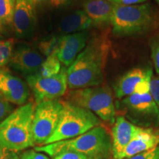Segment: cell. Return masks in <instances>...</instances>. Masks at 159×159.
Masks as SVG:
<instances>
[{
    "label": "cell",
    "instance_id": "cell-1",
    "mask_svg": "<svg viewBox=\"0 0 159 159\" xmlns=\"http://www.w3.org/2000/svg\"><path fill=\"white\" fill-rule=\"evenodd\" d=\"M110 49V40L106 35L91 38L67 69L69 89L75 90L102 85Z\"/></svg>",
    "mask_w": 159,
    "mask_h": 159
},
{
    "label": "cell",
    "instance_id": "cell-2",
    "mask_svg": "<svg viewBox=\"0 0 159 159\" xmlns=\"http://www.w3.org/2000/svg\"><path fill=\"white\" fill-rule=\"evenodd\" d=\"M35 150L50 157L71 151L96 159H110L112 158V140L107 129L100 125L75 138L35 147Z\"/></svg>",
    "mask_w": 159,
    "mask_h": 159
},
{
    "label": "cell",
    "instance_id": "cell-3",
    "mask_svg": "<svg viewBox=\"0 0 159 159\" xmlns=\"http://www.w3.org/2000/svg\"><path fill=\"white\" fill-rule=\"evenodd\" d=\"M33 102L21 105L0 123V144L7 151L18 152L34 147Z\"/></svg>",
    "mask_w": 159,
    "mask_h": 159
},
{
    "label": "cell",
    "instance_id": "cell-4",
    "mask_svg": "<svg viewBox=\"0 0 159 159\" xmlns=\"http://www.w3.org/2000/svg\"><path fill=\"white\" fill-rule=\"evenodd\" d=\"M156 21L150 4L116 5L111 18L112 33L116 37L141 35L152 28Z\"/></svg>",
    "mask_w": 159,
    "mask_h": 159
},
{
    "label": "cell",
    "instance_id": "cell-5",
    "mask_svg": "<svg viewBox=\"0 0 159 159\" xmlns=\"http://www.w3.org/2000/svg\"><path fill=\"white\" fill-rule=\"evenodd\" d=\"M100 125V119L91 111L65 101L56 130L46 144L75 138Z\"/></svg>",
    "mask_w": 159,
    "mask_h": 159
},
{
    "label": "cell",
    "instance_id": "cell-6",
    "mask_svg": "<svg viewBox=\"0 0 159 159\" xmlns=\"http://www.w3.org/2000/svg\"><path fill=\"white\" fill-rule=\"evenodd\" d=\"M68 102L91 111L100 120L113 124L116 120V108L111 89L107 85H97L71 91Z\"/></svg>",
    "mask_w": 159,
    "mask_h": 159
},
{
    "label": "cell",
    "instance_id": "cell-7",
    "mask_svg": "<svg viewBox=\"0 0 159 159\" xmlns=\"http://www.w3.org/2000/svg\"><path fill=\"white\" fill-rule=\"evenodd\" d=\"M63 102L59 99L43 101L35 106L33 120V137L35 145L47 144L58 125Z\"/></svg>",
    "mask_w": 159,
    "mask_h": 159
},
{
    "label": "cell",
    "instance_id": "cell-8",
    "mask_svg": "<svg viewBox=\"0 0 159 159\" xmlns=\"http://www.w3.org/2000/svg\"><path fill=\"white\" fill-rule=\"evenodd\" d=\"M121 104L134 124L142 128L159 125V108L150 92L131 94L123 98Z\"/></svg>",
    "mask_w": 159,
    "mask_h": 159
},
{
    "label": "cell",
    "instance_id": "cell-9",
    "mask_svg": "<svg viewBox=\"0 0 159 159\" xmlns=\"http://www.w3.org/2000/svg\"><path fill=\"white\" fill-rule=\"evenodd\" d=\"M27 84L34 94L35 102L57 99L63 96L68 88L67 69L63 66L58 74L49 77L31 75L26 77Z\"/></svg>",
    "mask_w": 159,
    "mask_h": 159
},
{
    "label": "cell",
    "instance_id": "cell-10",
    "mask_svg": "<svg viewBox=\"0 0 159 159\" xmlns=\"http://www.w3.org/2000/svg\"><path fill=\"white\" fill-rule=\"evenodd\" d=\"M152 70L150 68H134L122 75L114 85L115 96L123 99L134 94L150 92Z\"/></svg>",
    "mask_w": 159,
    "mask_h": 159
},
{
    "label": "cell",
    "instance_id": "cell-11",
    "mask_svg": "<svg viewBox=\"0 0 159 159\" xmlns=\"http://www.w3.org/2000/svg\"><path fill=\"white\" fill-rule=\"evenodd\" d=\"M37 26L35 6L31 0H16L13 27L15 35L19 39L31 37Z\"/></svg>",
    "mask_w": 159,
    "mask_h": 159
},
{
    "label": "cell",
    "instance_id": "cell-12",
    "mask_svg": "<svg viewBox=\"0 0 159 159\" xmlns=\"http://www.w3.org/2000/svg\"><path fill=\"white\" fill-rule=\"evenodd\" d=\"M43 61V55L39 52L27 44H19L14 47L9 65L27 77L36 74Z\"/></svg>",
    "mask_w": 159,
    "mask_h": 159
},
{
    "label": "cell",
    "instance_id": "cell-13",
    "mask_svg": "<svg viewBox=\"0 0 159 159\" xmlns=\"http://www.w3.org/2000/svg\"><path fill=\"white\" fill-rule=\"evenodd\" d=\"M0 94L12 104L23 105L30 96V89L21 78L0 67Z\"/></svg>",
    "mask_w": 159,
    "mask_h": 159
},
{
    "label": "cell",
    "instance_id": "cell-14",
    "mask_svg": "<svg viewBox=\"0 0 159 159\" xmlns=\"http://www.w3.org/2000/svg\"><path fill=\"white\" fill-rule=\"evenodd\" d=\"M89 38L88 31L60 35L58 47L55 52L60 62L67 67L72 64L87 45Z\"/></svg>",
    "mask_w": 159,
    "mask_h": 159
},
{
    "label": "cell",
    "instance_id": "cell-15",
    "mask_svg": "<svg viewBox=\"0 0 159 159\" xmlns=\"http://www.w3.org/2000/svg\"><path fill=\"white\" fill-rule=\"evenodd\" d=\"M142 127L134 124L125 116L116 117L111 134L112 159H121V156L133 138L138 134Z\"/></svg>",
    "mask_w": 159,
    "mask_h": 159
},
{
    "label": "cell",
    "instance_id": "cell-16",
    "mask_svg": "<svg viewBox=\"0 0 159 159\" xmlns=\"http://www.w3.org/2000/svg\"><path fill=\"white\" fill-rule=\"evenodd\" d=\"M159 144V133L151 128H141L139 133L133 138L123 151L121 159L149 150Z\"/></svg>",
    "mask_w": 159,
    "mask_h": 159
},
{
    "label": "cell",
    "instance_id": "cell-17",
    "mask_svg": "<svg viewBox=\"0 0 159 159\" xmlns=\"http://www.w3.org/2000/svg\"><path fill=\"white\" fill-rule=\"evenodd\" d=\"M115 6L108 0H85L83 11L90 18L94 26L102 27L111 25Z\"/></svg>",
    "mask_w": 159,
    "mask_h": 159
},
{
    "label": "cell",
    "instance_id": "cell-18",
    "mask_svg": "<svg viewBox=\"0 0 159 159\" xmlns=\"http://www.w3.org/2000/svg\"><path fill=\"white\" fill-rule=\"evenodd\" d=\"M94 26L92 21L83 11H74L63 18L60 24V32L63 35L87 31Z\"/></svg>",
    "mask_w": 159,
    "mask_h": 159
},
{
    "label": "cell",
    "instance_id": "cell-19",
    "mask_svg": "<svg viewBox=\"0 0 159 159\" xmlns=\"http://www.w3.org/2000/svg\"><path fill=\"white\" fill-rule=\"evenodd\" d=\"M61 69V63L56 55L53 54L47 57V59L43 61L39 70L34 75L40 77H49L58 74Z\"/></svg>",
    "mask_w": 159,
    "mask_h": 159
},
{
    "label": "cell",
    "instance_id": "cell-20",
    "mask_svg": "<svg viewBox=\"0 0 159 159\" xmlns=\"http://www.w3.org/2000/svg\"><path fill=\"white\" fill-rule=\"evenodd\" d=\"M16 0H0V23L10 27L13 23Z\"/></svg>",
    "mask_w": 159,
    "mask_h": 159
},
{
    "label": "cell",
    "instance_id": "cell-21",
    "mask_svg": "<svg viewBox=\"0 0 159 159\" xmlns=\"http://www.w3.org/2000/svg\"><path fill=\"white\" fill-rule=\"evenodd\" d=\"M60 36H52L46 38L40 41L39 43V49L41 53L46 57L50 56L56 52L58 47Z\"/></svg>",
    "mask_w": 159,
    "mask_h": 159
},
{
    "label": "cell",
    "instance_id": "cell-22",
    "mask_svg": "<svg viewBox=\"0 0 159 159\" xmlns=\"http://www.w3.org/2000/svg\"><path fill=\"white\" fill-rule=\"evenodd\" d=\"M14 47L15 41L13 39L0 41V67L8 64Z\"/></svg>",
    "mask_w": 159,
    "mask_h": 159
},
{
    "label": "cell",
    "instance_id": "cell-23",
    "mask_svg": "<svg viewBox=\"0 0 159 159\" xmlns=\"http://www.w3.org/2000/svg\"><path fill=\"white\" fill-rule=\"evenodd\" d=\"M150 54L155 71L159 75V34L154 36L150 41Z\"/></svg>",
    "mask_w": 159,
    "mask_h": 159
},
{
    "label": "cell",
    "instance_id": "cell-24",
    "mask_svg": "<svg viewBox=\"0 0 159 159\" xmlns=\"http://www.w3.org/2000/svg\"><path fill=\"white\" fill-rule=\"evenodd\" d=\"M125 159H159V146Z\"/></svg>",
    "mask_w": 159,
    "mask_h": 159
},
{
    "label": "cell",
    "instance_id": "cell-25",
    "mask_svg": "<svg viewBox=\"0 0 159 159\" xmlns=\"http://www.w3.org/2000/svg\"><path fill=\"white\" fill-rule=\"evenodd\" d=\"M13 105L0 94V123L12 113Z\"/></svg>",
    "mask_w": 159,
    "mask_h": 159
},
{
    "label": "cell",
    "instance_id": "cell-26",
    "mask_svg": "<svg viewBox=\"0 0 159 159\" xmlns=\"http://www.w3.org/2000/svg\"><path fill=\"white\" fill-rule=\"evenodd\" d=\"M150 94L159 108V75L152 76L150 84Z\"/></svg>",
    "mask_w": 159,
    "mask_h": 159
},
{
    "label": "cell",
    "instance_id": "cell-27",
    "mask_svg": "<svg viewBox=\"0 0 159 159\" xmlns=\"http://www.w3.org/2000/svg\"><path fill=\"white\" fill-rule=\"evenodd\" d=\"M53 159H96L91 158L88 156H85L84 154L76 152H71V151H66V152H61L57 154Z\"/></svg>",
    "mask_w": 159,
    "mask_h": 159
},
{
    "label": "cell",
    "instance_id": "cell-28",
    "mask_svg": "<svg viewBox=\"0 0 159 159\" xmlns=\"http://www.w3.org/2000/svg\"><path fill=\"white\" fill-rule=\"evenodd\" d=\"M20 159H49L45 153L38 152L35 150H30L24 152L20 156Z\"/></svg>",
    "mask_w": 159,
    "mask_h": 159
},
{
    "label": "cell",
    "instance_id": "cell-29",
    "mask_svg": "<svg viewBox=\"0 0 159 159\" xmlns=\"http://www.w3.org/2000/svg\"><path fill=\"white\" fill-rule=\"evenodd\" d=\"M50 6L56 8L68 7L77 2V0H47Z\"/></svg>",
    "mask_w": 159,
    "mask_h": 159
},
{
    "label": "cell",
    "instance_id": "cell-30",
    "mask_svg": "<svg viewBox=\"0 0 159 159\" xmlns=\"http://www.w3.org/2000/svg\"><path fill=\"white\" fill-rule=\"evenodd\" d=\"M116 5H134L145 2L148 0H108Z\"/></svg>",
    "mask_w": 159,
    "mask_h": 159
},
{
    "label": "cell",
    "instance_id": "cell-31",
    "mask_svg": "<svg viewBox=\"0 0 159 159\" xmlns=\"http://www.w3.org/2000/svg\"><path fill=\"white\" fill-rule=\"evenodd\" d=\"M2 159H20V156L18 155L17 152L7 151Z\"/></svg>",
    "mask_w": 159,
    "mask_h": 159
},
{
    "label": "cell",
    "instance_id": "cell-32",
    "mask_svg": "<svg viewBox=\"0 0 159 159\" xmlns=\"http://www.w3.org/2000/svg\"><path fill=\"white\" fill-rule=\"evenodd\" d=\"M33 3L34 4L35 6H41L44 4L47 0H31Z\"/></svg>",
    "mask_w": 159,
    "mask_h": 159
},
{
    "label": "cell",
    "instance_id": "cell-33",
    "mask_svg": "<svg viewBox=\"0 0 159 159\" xmlns=\"http://www.w3.org/2000/svg\"><path fill=\"white\" fill-rule=\"evenodd\" d=\"M7 150H6L5 148H3L1 144H0V159H2L3 157L5 156V155L6 153V152H7Z\"/></svg>",
    "mask_w": 159,
    "mask_h": 159
},
{
    "label": "cell",
    "instance_id": "cell-34",
    "mask_svg": "<svg viewBox=\"0 0 159 159\" xmlns=\"http://www.w3.org/2000/svg\"><path fill=\"white\" fill-rule=\"evenodd\" d=\"M5 33V27L0 23V34H4Z\"/></svg>",
    "mask_w": 159,
    "mask_h": 159
},
{
    "label": "cell",
    "instance_id": "cell-35",
    "mask_svg": "<svg viewBox=\"0 0 159 159\" xmlns=\"http://www.w3.org/2000/svg\"><path fill=\"white\" fill-rule=\"evenodd\" d=\"M4 39V37H3V35H2V34H0V41H1V40H2Z\"/></svg>",
    "mask_w": 159,
    "mask_h": 159
},
{
    "label": "cell",
    "instance_id": "cell-36",
    "mask_svg": "<svg viewBox=\"0 0 159 159\" xmlns=\"http://www.w3.org/2000/svg\"><path fill=\"white\" fill-rule=\"evenodd\" d=\"M156 2H157V3L158 4V5H159V0H156Z\"/></svg>",
    "mask_w": 159,
    "mask_h": 159
}]
</instances>
